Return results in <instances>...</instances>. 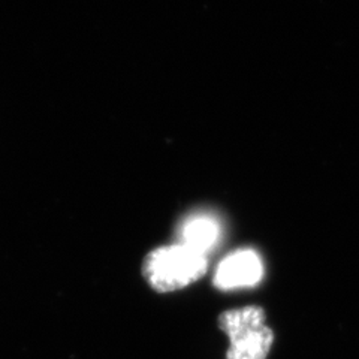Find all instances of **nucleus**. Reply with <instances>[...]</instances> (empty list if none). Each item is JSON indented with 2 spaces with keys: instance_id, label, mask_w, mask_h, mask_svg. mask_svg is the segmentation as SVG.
I'll use <instances>...</instances> for the list:
<instances>
[{
  "instance_id": "4",
  "label": "nucleus",
  "mask_w": 359,
  "mask_h": 359,
  "mask_svg": "<svg viewBox=\"0 0 359 359\" xmlns=\"http://www.w3.org/2000/svg\"><path fill=\"white\" fill-rule=\"evenodd\" d=\"M220 237V226L215 217L198 215L184 220L180 228V244L207 255Z\"/></svg>"
},
{
  "instance_id": "1",
  "label": "nucleus",
  "mask_w": 359,
  "mask_h": 359,
  "mask_svg": "<svg viewBox=\"0 0 359 359\" xmlns=\"http://www.w3.org/2000/svg\"><path fill=\"white\" fill-rule=\"evenodd\" d=\"M207 268V255L174 244L159 247L145 256L142 276L151 289L166 294L198 282Z\"/></svg>"
},
{
  "instance_id": "2",
  "label": "nucleus",
  "mask_w": 359,
  "mask_h": 359,
  "mask_svg": "<svg viewBox=\"0 0 359 359\" xmlns=\"http://www.w3.org/2000/svg\"><path fill=\"white\" fill-rule=\"evenodd\" d=\"M219 327L228 335L226 359H266L274 343V332L266 325L262 307L247 306L223 311Z\"/></svg>"
},
{
  "instance_id": "3",
  "label": "nucleus",
  "mask_w": 359,
  "mask_h": 359,
  "mask_svg": "<svg viewBox=\"0 0 359 359\" xmlns=\"http://www.w3.org/2000/svg\"><path fill=\"white\" fill-rule=\"evenodd\" d=\"M264 277L261 256L252 249L235 250L219 264L215 274V285L222 290L252 287Z\"/></svg>"
}]
</instances>
